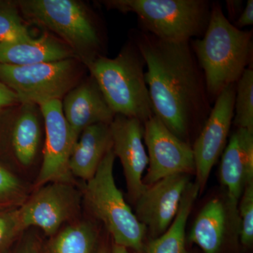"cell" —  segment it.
Segmentation results:
<instances>
[{"label":"cell","instance_id":"cell-29","mask_svg":"<svg viewBox=\"0 0 253 253\" xmlns=\"http://www.w3.org/2000/svg\"><path fill=\"white\" fill-rule=\"evenodd\" d=\"M226 2L230 19H235V18L239 16V14H241L242 12L241 9H242L243 1L239 0H234V1L229 0Z\"/></svg>","mask_w":253,"mask_h":253},{"label":"cell","instance_id":"cell-31","mask_svg":"<svg viewBox=\"0 0 253 253\" xmlns=\"http://www.w3.org/2000/svg\"><path fill=\"white\" fill-rule=\"evenodd\" d=\"M111 253H131L129 252V249L123 247V246H118V245L113 244Z\"/></svg>","mask_w":253,"mask_h":253},{"label":"cell","instance_id":"cell-32","mask_svg":"<svg viewBox=\"0 0 253 253\" xmlns=\"http://www.w3.org/2000/svg\"><path fill=\"white\" fill-rule=\"evenodd\" d=\"M97 253H111V251H109V249H108L106 246H102V247L97 251Z\"/></svg>","mask_w":253,"mask_h":253},{"label":"cell","instance_id":"cell-5","mask_svg":"<svg viewBox=\"0 0 253 253\" xmlns=\"http://www.w3.org/2000/svg\"><path fill=\"white\" fill-rule=\"evenodd\" d=\"M108 9L134 13L142 31L168 42L191 41L202 38L211 16L206 0H109Z\"/></svg>","mask_w":253,"mask_h":253},{"label":"cell","instance_id":"cell-2","mask_svg":"<svg viewBox=\"0 0 253 253\" xmlns=\"http://www.w3.org/2000/svg\"><path fill=\"white\" fill-rule=\"evenodd\" d=\"M253 31L236 28L218 1L211 4V16L202 38L191 45L204 73L211 103L223 89L237 83L253 61Z\"/></svg>","mask_w":253,"mask_h":253},{"label":"cell","instance_id":"cell-17","mask_svg":"<svg viewBox=\"0 0 253 253\" xmlns=\"http://www.w3.org/2000/svg\"><path fill=\"white\" fill-rule=\"evenodd\" d=\"M73 58L76 56L70 48L49 32L43 33L38 38L0 44V63L4 64L31 66Z\"/></svg>","mask_w":253,"mask_h":253},{"label":"cell","instance_id":"cell-16","mask_svg":"<svg viewBox=\"0 0 253 253\" xmlns=\"http://www.w3.org/2000/svg\"><path fill=\"white\" fill-rule=\"evenodd\" d=\"M230 231L239 234V223L231 215L226 201L214 198L198 214L189 239L204 253H219Z\"/></svg>","mask_w":253,"mask_h":253},{"label":"cell","instance_id":"cell-12","mask_svg":"<svg viewBox=\"0 0 253 253\" xmlns=\"http://www.w3.org/2000/svg\"><path fill=\"white\" fill-rule=\"evenodd\" d=\"M189 182V174L167 176L146 186L136 201L134 214L151 239L162 236L172 224Z\"/></svg>","mask_w":253,"mask_h":253},{"label":"cell","instance_id":"cell-24","mask_svg":"<svg viewBox=\"0 0 253 253\" xmlns=\"http://www.w3.org/2000/svg\"><path fill=\"white\" fill-rule=\"evenodd\" d=\"M31 194V189L24 181L0 164V204L18 208Z\"/></svg>","mask_w":253,"mask_h":253},{"label":"cell","instance_id":"cell-19","mask_svg":"<svg viewBox=\"0 0 253 253\" xmlns=\"http://www.w3.org/2000/svg\"><path fill=\"white\" fill-rule=\"evenodd\" d=\"M112 146L110 125L99 123L85 128L73 146L70 157L69 169L73 177L84 181L91 179Z\"/></svg>","mask_w":253,"mask_h":253},{"label":"cell","instance_id":"cell-3","mask_svg":"<svg viewBox=\"0 0 253 253\" xmlns=\"http://www.w3.org/2000/svg\"><path fill=\"white\" fill-rule=\"evenodd\" d=\"M21 14L61 40L84 66L105 56V37L99 19L77 0H20Z\"/></svg>","mask_w":253,"mask_h":253},{"label":"cell","instance_id":"cell-21","mask_svg":"<svg viewBox=\"0 0 253 253\" xmlns=\"http://www.w3.org/2000/svg\"><path fill=\"white\" fill-rule=\"evenodd\" d=\"M97 229L91 221L69 223L51 236L48 253H97Z\"/></svg>","mask_w":253,"mask_h":253},{"label":"cell","instance_id":"cell-26","mask_svg":"<svg viewBox=\"0 0 253 253\" xmlns=\"http://www.w3.org/2000/svg\"><path fill=\"white\" fill-rule=\"evenodd\" d=\"M18 217V208L0 214V249L23 232Z\"/></svg>","mask_w":253,"mask_h":253},{"label":"cell","instance_id":"cell-20","mask_svg":"<svg viewBox=\"0 0 253 253\" xmlns=\"http://www.w3.org/2000/svg\"><path fill=\"white\" fill-rule=\"evenodd\" d=\"M200 194L197 183L190 181L183 194L179 211L167 231L144 245V253H188L186 227L194 204Z\"/></svg>","mask_w":253,"mask_h":253},{"label":"cell","instance_id":"cell-14","mask_svg":"<svg viewBox=\"0 0 253 253\" xmlns=\"http://www.w3.org/2000/svg\"><path fill=\"white\" fill-rule=\"evenodd\" d=\"M219 174L227 191V207L239 222V201L246 186L253 181V131L236 128L223 152Z\"/></svg>","mask_w":253,"mask_h":253},{"label":"cell","instance_id":"cell-4","mask_svg":"<svg viewBox=\"0 0 253 253\" xmlns=\"http://www.w3.org/2000/svg\"><path fill=\"white\" fill-rule=\"evenodd\" d=\"M145 67L144 57L131 39L116 57L101 56L86 66L115 115L144 123L154 116Z\"/></svg>","mask_w":253,"mask_h":253},{"label":"cell","instance_id":"cell-1","mask_svg":"<svg viewBox=\"0 0 253 253\" xmlns=\"http://www.w3.org/2000/svg\"><path fill=\"white\" fill-rule=\"evenodd\" d=\"M131 39L146 62L145 79L154 116L191 145L193 129L202 128L212 104L191 41H162L142 30L133 31Z\"/></svg>","mask_w":253,"mask_h":253},{"label":"cell","instance_id":"cell-27","mask_svg":"<svg viewBox=\"0 0 253 253\" xmlns=\"http://www.w3.org/2000/svg\"><path fill=\"white\" fill-rule=\"evenodd\" d=\"M21 104L14 91L0 82V111Z\"/></svg>","mask_w":253,"mask_h":253},{"label":"cell","instance_id":"cell-28","mask_svg":"<svg viewBox=\"0 0 253 253\" xmlns=\"http://www.w3.org/2000/svg\"><path fill=\"white\" fill-rule=\"evenodd\" d=\"M253 24V1L249 0L246 7L240 14L239 18L233 23L236 28L242 29L246 26H252Z\"/></svg>","mask_w":253,"mask_h":253},{"label":"cell","instance_id":"cell-15","mask_svg":"<svg viewBox=\"0 0 253 253\" xmlns=\"http://www.w3.org/2000/svg\"><path fill=\"white\" fill-rule=\"evenodd\" d=\"M61 107L76 141L85 128L99 123L110 125L116 116L91 76L66 94Z\"/></svg>","mask_w":253,"mask_h":253},{"label":"cell","instance_id":"cell-6","mask_svg":"<svg viewBox=\"0 0 253 253\" xmlns=\"http://www.w3.org/2000/svg\"><path fill=\"white\" fill-rule=\"evenodd\" d=\"M115 160L111 149L94 176L86 181L83 191V204L93 217L104 224L114 244L142 253L147 232L116 185L113 175Z\"/></svg>","mask_w":253,"mask_h":253},{"label":"cell","instance_id":"cell-22","mask_svg":"<svg viewBox=\"0 0 253 253\" xmlns=\"http://www.w3.org/2000/svg\"><path fill=\"white\" fill-rule=\"evenodd\" d=\"M236 128L253 131V70L248 68L236 83L234 116Z\"/></svg>","mask_w":253,"mask_h":253},{"label":"cell","instance_id":"cell-25","mask_svg":"<svg viewBox=\"0 0 253 253\" xmlns=\"http://www.w3.org/2000/svg\"><path fill=\"white\" fill-rule=\"evenodd\" d=\"M238 211L240 239L243 246L250 247L253 242V181L245 188Z\"/></svg>","mask_w":253,"mask_h":253},{"label":"cell","instance_id":"cell-30","mask_svg":"<svg viewBox=\"0 0 253 253\" xmlns=\"http://www.w3.org/2000/svg\"><path fill=\"white\" fill-rule=\"evenodd\" d=\"M16 253H39V251L38 245L34 240H28L23 243L22 246Z\"/></svg>","mask_w":253,"mask_h":253},{"label":"cell","instance_id":"cell-13","mask_svg":"<svg viewBox=\"0 0 253 253\" xmlns=\"http://www.w3.org/2000/svg\"><path fill=\"white\" fill-rule=\"evenodd\" d=\"M144 129L142 121L121 115H116L110 123L112 151L122 165L128 198L134 204L146 188L143 179L149 158L144 145Z\"/></svg>","mask_w":253,"mask_h":253},{"label":"cell","instance_id":"cell-11","mask_svg":"<svg viewBox=\"0 0 253 253\" xmlns=\"http://www.w3.org/2000/svg\"><path fill=\"white\" fill-rule=\"evenodd\" d=\"M149 169L143 182L150 186L167 176L195 173L191 145L174 135L156 116L144 123Z\"/></svg>","mask_w":253,"mask_h":253},{"label":"cell","instance_id":"cell-7","mask_svg":"<svg viewBox=\"0 0 253 253\" xmlns=\"http://www.w3.org/2000/svg\"><path fill=\"white\" fill-rule=\"evenodd\" d=\"M86 68L76 58L31 66L0 63V82L16 93L21 104L38 106L63 99L84 79Z\"/></svg>","mask_w":253,"mask_h":253},{"label":"cell","instance_id":"cell-23","mask_svg":"<svg viewBox=\"0 0 253 253\" xmlns=\"http://www.w3.org/2000/svg\"><path fill=\"white\" fill-rule=\"evenodd\" d=\"M16 1L0 0V44L33 38Z\"/></svg>","mask_w":253,"mask_h":253},{"label":"cell","instance_id":"cell-18","mask_svg":"<svg viewBox=\"0 0 253 253\" xmlns=\"http://www.w3.org/2000/svg\"><path fill=\"white\" fill-rule=\"evenodd\" d=\"M44 123L39 106L21 104L11 126L10 143L15 160L23 169L36 163L41 150Z\"/></svg>","mask_w":253,"mask_h":253},{"label":"cell","instance_id":"cell-10","mask_svg":"<svg viewBox=\"0 0 253 253\" xmlns=\"http://www.w3.org/2000/svg\"><path fill=\"white\" fill-rule=\"evenodd\" d=\"M236 83L217 96L211 113L192 144L195 173L200 192L204 191L213 166L224 152L234 116Z\"/></svg>","mask_w":253,"mask_h":253},{"label":"cell","instance_id":"cell-9","mask_svg":"<svg viewBox=\"0 0 253 253\" xmlns=\"http://www.w3.org/2000/svg\"><path fill=\"white\" fill-rule=\"evenodd\" d=\"M44 123L42 162L33 191L54 181L75 183L70 172L69 160L76 140L64 117L61 100L38 105Z\"/></svg>","mask_w":253,"mask_h":253},{"label":"cell","instance_id":"cell-8","mask_svg":"<svg viewBox=\"0 0 253 253\" xmlns=\"http://www.w3.org/2000/svg\"><path fill=\"white\" fill-rule=\"evenodd\" d=\"M82 201L83 192L75 183L54 181L33 190L26 202L18 208L23 230L39 228L51 237L66 223L78 220Z\"/></svg>","mask_w":253,"mask_h":253}]
</instances>
